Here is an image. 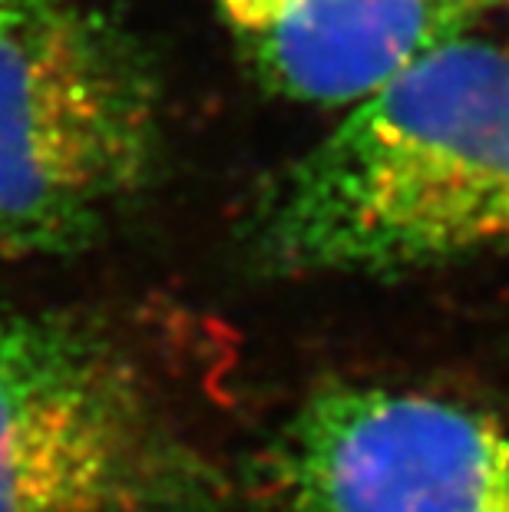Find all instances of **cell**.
I'll return each mask as SVG.
<instances>
[{"label":"cell","instance_id":"6da1fadb","mask_svg":"<svg viewBox=\"0 0 509 512\" xmlns=\"http://www.w3.org/2000/svg\"><path fill=\"white\" fill-rule=\"evenodd\" d=\"M252 252L278 275H404L509 252V47L460 30L348 106L268 182Z\"/></svg>","mask_w":509,"mask_h":512},{"label":"cell","instance_id":"7a4b0ae2","mask_svg":"<svg viewBox=\"0 0 509 512\" xmlns=\"http://www.w3.org/2000/svg\"><path fill=\"white\" fill-rule=\"evenodd\" d=\"M159 126L119 0H0V255L110 232L156 176Z\"/></svg>","mask_w":509,"mask_h":512},{"label":"cell","instance_id":"3957f363","mask_svg":"<svg viewBox=\"0 0 509 512\" xmlns=\"http://www.w3.org/2000/svg\"><path fill=\"white\" fill-rule=\"evenodd\" d=\"M219 486L126 347L63 311L0 318V512H215Z\"/></svg>","mask_w":509,"mask_h":512},{"label":"cell","instance_id":"277c9868","mask_svg":"<svg viewBox=\"0 0 509 512\" xmlns=\"http://www.w3.org/2000/svg\"><path fill=\"white\" fill-rule=\"evenodd\" d=\"M272 483L288 512H509V423L420 390L321 387L278 433Z\"/></svg>","mask_w":509,"mask_h":512},{"label":"cell","instance_id":"5b68a950","mask_svg":"<svg viewBox=\"0 0 509 512\" xmlns=\"http://www.w3.org/2000/svg\"><path fill=\"white\" fill-rule=\"evenodd\" d=\"M245 67L311 106H354L467 17L447 0H212Z\"/></svg>","mask_w":509,"mask_h":512},{"label":"cell","instance_id":"8992f818","mask_svg":"<svg viewBox=\"0 0 509 512\" xmlns=\"http://www.w3.org/2000/svg\"><path fill=\"white\" fill-rule=\"evenodd\" d=\"M450 7H457L463 17H473L476 10H483V7H493V4H506V0H447Z\"/></svg>","mask_w":509,"mask_h":512}]
</instances>
